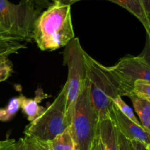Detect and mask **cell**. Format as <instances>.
<instances>
[{"mask_svg":"<svg viewBox=\"0 0 150 150\" xmlns=\"http://www.w3.org/2000/svg\"><path fill=\"white\" fill-rule=\"evenodd\" d=\"M133 95L150 103V82L137 81L133 85Z\"/></svg>","mask_w":150,"mask_h":150,"instance_id":"cell-16","label":"cell"},{"mask_svg":"<svg viewBox=\"0 0 150 150\" xmlns=\"http://www.w3.org/2000/svg\"><path fill=\"white\" fill-rule=\"evenodd\" d=\"M128 98L131 100L142 127L150 133V103L134 95H130Z\"/></svg>","mask_w":150,"mask_h":150,"instance_id":"cell-13","label":"cell"},{"mask_svg":"<svg viewBox=\"0 0 150 150\" xmlns=\"http://www.w3.org/2000/svg\"><path fill=\"white\" fill-rule=\"evenodd\" d=\"M148 17H150V0H141Z\"/></svg>","mask_w":150,"mask_h":150,"instance_id":"cell-26","label":"cell"},{"mask_svg":"<svg viewBox=\"0 0 150 150\" xmlns=\"http://www.w3.org/2000/svg\"><path fill=\"white\" fill-rule=\"evenodd\" d=\"M4 140L0 141V147H1L3 144H4Z\"/></svg>","mask_w":150,"mask_h":150,"instance_id":"cell-29","label":"cell"},{"mask_svg":"<svg viewBox=\"0 0 150 150\" xmlns=\"http://www.w3.org/2000/svg\"><path fill=\"white\" fill-rule=\"evenodd\" d=\"M67 94L64 86L54 102L23 130L25 136L40 142H47L62 133L70 126L66 118Z\"/></svg>","mask_w":150,"mask_h":150,"instance_id":"cell-5","label":"cell"},{"mask_svg":"<svg viewBox=\"0 0 150 150\" xmlns=\"http://www.w3.org/2000/svg\"><path fill=\"white\" fill-rule=\"evenodd\" d=\"M13 73V64L8 57H0V83L7 80Z\"/></svg>","mask_w":150,"mask_h":150,"instance_id":"cell-18","label":"cell"},{"mask_svg":"<svg viewBox=\"0 0 150 150\" xmlns=\"http://www.w3.org/2000/svg\"><path fill=\"white\" fill-rule=\"evenodd\" d=\"M0 150H16V149L13 146H5V147L0 149Z\"/></svg>","mask_w":150,"mask_h":150,"instance_id":"cell-28","label":"cell"},{"mask_svg":"<svg viewBox=\"0 0 150 150\" xmlns=\"http://www.w3.org/2000/svg\"><path fill=\"white\" fill-rule=\"evenodd\" d=\"M114 103L117 105V107L119 108V110H120L125 117H127L129 120H130L134 123L139 125H142L140 121L136 118V115H135L134 112H133V110L132 109V108H130L124 100H123L121 96L117 97V98L114 100Z\"/></svg>","mask_w":150,"mask_h":150,"instance_id":"cell-17","label":"cell"},{"mask_svg":"<svg viewBox=\"0 0 150 150\" xmlns=\"http://www.w3.org/2000/svg\"><path fill=\"white\" fill-rule=\"evenodd\" d=\"M98 135L105 150H120L117 128L110 117L99 122Z\"/></svg>","mask_w":150,"mask_h":150,"instance_id":"cell-10","label":"cell"},{"mask_svg":"<svg viewBox=\"0 0 150 150\" xmlns=\"http://www.w3.org/2000/svg\"><path fill=\"white\" fill-rule=\"evenodd\" d=\"M149 20V32L146 33V41L145 44L144 48L142 54H140V57H142L146 62L150 65V17Z\"/></svg>","mask_w":150,"mask_h":150,"instance_id":"cell-21","label":"cell"},{"mask_svg":"<svg viewBox=\"0 0 150 150\" xmlns=\"http://www.w3.org/2000/svg\"><path fill=\"white\" fill-rule=\"evenodd\" d=\"M26 48V45L18 41L8 38H0V57H9L11 54H17L20 50Z\"/></svg>","mask_w":150,"mask_h":150,"instance_id":"cell-14","label":"cell"},{"mask_svg":"<svg viewBox=\"0 0 150 150\" xmlns=\"http://www.w3.org/2000/svg\"><path fill=\"white\" fill-rule=\"evenodd\" d=\"M32 1H33L37 7L40 9L41 10L44 8L46 9L52 4L51 0H32Z\"/></svg>","mask_w":150,"mask_h":150,"instance_id":"cell-23","label":"cell"},{"mask_svg":"<svg viewBox=\"0 0 150 150\" xmlns=\"http://www.w3.org/2000/svg\"><path fill=\"white\" fill-rule=\"evenodd\" d=\"M121 6L137 18L143 24L146 33L149 32V20L141 0H107Z\"/></svg>","mask_w":150,"mask_h":150,"instance_id":"cell-11","label":"cell"},{"mask_svg":"<svg viewBox=\"0 0 150 150\" xmlns=\"http://www.w3.org/2000/svg\"><path fill=\"white\" fill-rule=\"evenodd\" d=\"M146 149H147V150H150V144L146 145Z\"/></svg>","mask_w":150,"mask_h":150,"instance_id":"cell-30","label":"cell"},{"mask_svg":"<svg viewBox=\"0 0 150 150\" xmlns=\"http://www.w3.org/2000/svg\"><path fill=\"white\" fill-rule=\"evenodd\" d=\"M62 55L63 64L67 66L68 72L64 86L67 94L66 118L70 125L76 101L87 83L86 51L79 38H75L64 47Z\"/></svg>","mask_w":150,"mask_h":150,"instance_id":"cell-4","label":"cell"},{"mask_svg":"<svg viewBox=\"0 0 150 150\" xmlns=\"http://www.w3.org/2000/svg\"><path fill=\"white\" fill-rule=\"evenodd\" d=\"M32 141L33 142L34 145H35V148H36V150H48L41 142H38L36 140H34V139H32Z\"/></svg>","mask_w":150,"mask_h":150,"instance_id":"cell-27","label":"cell"},{"mask_svg":"<svg viewBox=\"0 0 150 150\" xmlns=\"http://www.w3.org/2000/svg\"><path fill=\"white\" fill-rule=\"evenodd\" d=\"M79 1H81V0H51L52 3L54 2H58L59 4H64V5H69L71 6L72 4H74V3L78 2Z\"/></svg>","mask_w":150,"mask_h":150,"instance_id":"cell-25","label":"cell"},{"mask_svg":"<svg viewBox=\"0 0 150 150\" xmlns=\"http://www.w3.org/2000/svg\"><path fill=\"white\" fill-rule=\"evenodd\" d=\"M16 150H36L32 139L24 136L17 141Z\"/></svg>","mask_w":150,"mask_h":150,"instance_id":"cell-19","label":"cell"},{"mask_svg":"<svg viewBox=\"0 0 150 150\" xmlns=\"http://www.w3.org/2000/svg\"><path fill=\"white\" fill-rule=\"evenodd\" d=\"M87 81L91 101L99 122L109 117L114 100L125 96V92L116 73L98 62L86 52Z\"/></svg>","mask_w":150,"mask_h":150,"instance_id":"cell-2","label":"cell"},{"mask_svg":"<svg viewBox=\"0 0 150 150\" xmlns=\"http://www.w3.org/2000/svg\"><path fill=\"white\" fill-rule=\"evenodd\" d=\"M71 6L54 2L37 18L33 40L41 51H55L65 47L75 38Z\"/></svg>","mask_w":150,"mask_h":150,"instance_id":"cell-1","label":"cell"},{"mask_svg":"<svg viewBox=\"0 0 150 150\" xmlns=\"http://www.w3.org/2000/svg\"><path fill=\"white\" fill-rule=\"evenodd\" d=\"M117 128V127H116ZM117 130V136H118V142L120 150H134L133 143L131 141L126 139L120 131Z\"/></svg>","mask_w":150,"mask_h":150,"instance_id":"cell-20","label":"cell"},{"mask_svg":"<svg viewBox=\"0 0 150 150\" xmlns=\"http://www.w3.org/2000/svg\"><path fill=\"white\" fill-rule=\"evenodd\" d=\"M40 13L32 0H21L18 4L0 0V38L31 42Z\"/></svg>","mask_w":150,"mask_h":150,"instance_id":"cell-3","label":"cell"},{"mask_svg":"<svg viewBox=\"0 0 150 150\" xmlns=\"http://www.w3.org/2000/svg\"><path fill=\"white\" fill-rule=\"evenodd\" d=\"M99 119L89 95V83L78 98L70 125L76 150H91L92 142L98 134Z\"/></svg>","mask_w":150,"mask_h":150,"instance_id":"cell-6","label":"cell"},{"mask_svg":"<svg viewBox=\"0 0 150 150\" xmlns=\"http://www.w3.org/2000/svg\"><path fill=\"white\" fill-rule=\"evenodd\" d=\"M109 117L114 122L117 130L130 141H137L145 145L150 144V133L146 131L142 125L136 124L129 120L113 103Z\"/></svg>","mask_w":150,"mask_h":150,"instance_id":"cell-8","label":"cell"},{"mask_svg":"<svg viewBox=\"0 0 150 150\" xmlns=\"http://www.w3.org/2000/svg\"><path fill=\"white\" fill-rule=\"evenodd\" d=\"M110 68L118 77L125 96L133 95V85L137 81L150 82V65L140 56H125Z\"/></svg>","mask_w":150,"mask_h":150,"instance_id":"cell-7","label":"cell"},{"mask_svg":"<svg viewBox=\"0 0 150 150\" xmlns=\"http://www.w3.org/2000/svg\"><path fill=\"white\" fill-rule=\"evenodd\" d=\"M41 143L48 150H76V145L70 132V126L53 140Z\"/></svg>","mask_w":150,"mask_h":150,"instance_id":"cell-12","label":"cell"},{"mask_svg":"<svg viewBox=\"0 0 150 150\" xmlns=\"http://www.w3.org/2000/svg\"><path fill=\"white\" fill-rule=\"evenodd\" d=\"M21 95L12 98L5 108H0V121L8 122L16 115L21 108Z\"/></svg>","mask_w":150,"mask_h":150,"instance_id":"cell-15","label":"cell"},{"mask_svg":"<svg viewBox=\"0 0 150 150\" xmlns=\"http://www.w3.org/2000/svg\"><path fill=\"white\" fill-rule=\"evenodd\" d=\"M47 97L48 95L44 93L41 89H38L36 91V95L34 98H27L23 95H21V108L26 116L29 122H31L36 120L45 111V108L40 105V103L42 99Z\"/></svg>","mask_w":150,"mask_h":150,"instance_id":"cell-9","label":"cell"},{"mask_svg":"<svg viewBox=\"0 0 150 150\" xmlns=\"http://www.w3.org/2000/svg\"><path fill=\"white\" fill-rule=\"evenodd\" d=\"M132 143H133L134 150H147V149H146V145L142 143V142H137V141H133Z\"/></svg>","mask_w":150,"mask_h":150,"instance_id":"cell-24","label":"cell"},{"mask_svg":"<svg viewBox=\"0 0 150 150\" xmlns=\"http://www.w3.org/2000/svg\"><path fill=\"white\" fill-rule=\"evenodd\" d=\"M91 150H105L102 141H101L100 138L98 134L96 136V138L94 139L93 142H92Z\"/></svg>","mask_w":150,"mask_h":150,"instance_id":"cell-22","label":"cell"}]
</instances>
